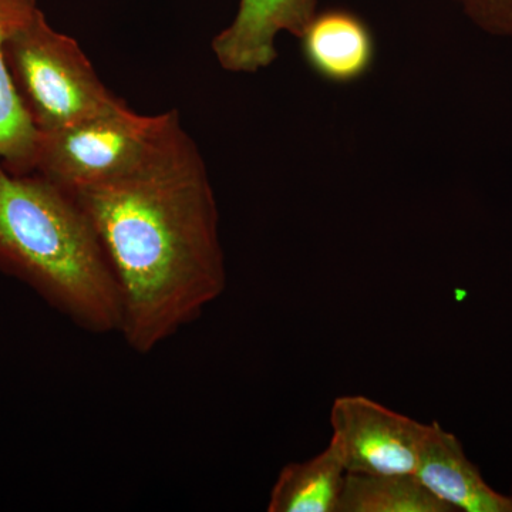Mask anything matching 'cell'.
<instances>
[{"instance_id": "1", "label": "cell", "mask_w": 512, "mask_h": 512, "mask_svg": "<svg viewBox=\"0 0 512 512\" xmlns=\"http://www.w3.org/2000/svg\"><path fill=\"white\" fill-rule=\"evenodd\" d=\"M73 195L116 276L131 349L153 352L224 293L217 201L177 111L136 170Z\"/></svg>"}, {"instance_id": "2", "label": "cell", "mask_w": 512, "mask_h": 512, "mask_svg": "<svg viewBox=\"0 0 512 512\" xmlns=\"http://www.w3.org/2000/svg\"><path fill=\"white\" fill-rule=\"evenodd\" d=\"M0 266L36 286L84 330L119 332L116 276L73 194L0 163Z\"/></svg>"}, {"instance_id": "3", "label": "cell", "mask_w": 512, "mask_h": 512, "mask_svg": "<svg viewBox=\"0 0 512 512\" xmlns=\"http://www.w3.org/2000/svg\"><path fill=\"white\" fill-rule=\"evenodd\" d=\"M6 62L39 133L92 119L123 103L101 82L76 40L53 29L40 9L10 37Z\"/></svg>"}, {"instance_id": "4", "label": "cell", "mask_w": 512, "mask_h": 512, "mask_svg": "<svg viewBox=\"0 0 512 512\" xmlns=\"http://www.w3.org/2000/svg\"><path fill=\"white\" fill-rule=\"evenodd\" d=\"M174 111L140 116L121 103L113 110L39 133L35 171L73 192L110 183L146 160L170 123Z\"/></svg>"}, {"instance_id": "5", "label": "cell", "mask_w": 512, "mask_h": 512, "mask_svg": "<svg viewBox=\"0 0 512 512\" xmlns=\"http://www.w3.org/2000/svg\"><path fill=\"white\" fill-rule=\"evenodd\" d=\"M332 443L346 473L414 474L427 424L365 396H340L330 409Z\"/></svg>"}, {"instance_id": "6", "label": "cell", "mask_w": 512, "mask_h": 512, "mask_svg": "<svg viewBox=\"0 0 512 512\" xmlns=\"http://www.w3.org/2000/svg\"><path fill=\"white\" fill-rule=\"evenodd\" d=\"M316 5L318 0H239L234 22L214 37L212 52L227 72H259L278 57L279 33L301 36Z\"/></svg>"}, {"instance_id": "7", "label": "cell", "mask_w": 512, "mask_h": 512, "mask_svg": "<svg viewBox=\"0 0 512 512\" xmlns=\"http://www.w3.org/2000/svg\"><path fill=\"white\" fill-rule=\"evenodd\" d=\"M414 476L453 511L512 512L510 495L495 491L467 457L456 434L427 424Z\"/></svg>"}, {"instance_id": "8", "label": "cell", "mask_w": 512, "mask_h": 512, "mask_svg": "<svg viewBox=\"0 0 512 512\" xmlns=\"http://www.w3.org/2000/svg\"><path fill=\"white\" fill-rule=\"evenodd\" d=\"M298 39L306 66L325 82L349 86L365 79L375 67V33L350 10L316 13Z\"/></svg>"}, {"instance_id": "9", "label": "cell", "mask_w": 512, "mask_h": 512, "mask_svg": "<svg viewBox=\"0 0 512 512\" xmlns=\"http://www.w3.org/2000/svg\"><path fill=\"white\" fill-rule=\"evenodd\" d=\"M37 10V0H0V163L13 174L35 171L39 131L13 84L6 45Z\"/></svg>"}, {"instance_id": "10", "label": "cell", "mask_w": 512, "mask_h": 512, "mask_svg": "<svg viewBox=\"0 0 512 512\" xmlns=\"http://www.w3.org/2000/svg\"><path fill=\"white\" fill-rule=\"evenodd\" d=\"M345 467L332 443L309 460L282 468L269 495V512H336Z\"/></svg>"}, {"instance_id": "11", "label": "cell", "mask_w": 512, "mask_h": 512, "mask_svg": "<svg viewBox=\"0 0 512 512\" xmlns=\"http://www.w3.org/2000/svg\"><path fill=\"white\" fill-rule=\"evenodd\" d=\"M336 512H454L414 474L346 473Z\"/></svg>"}, {"instance_id": "12", "label": "cell", "mask_w": 512, "mask_h": 512, "mask_svg": "<svg viewBox=\"0 0 512 512\" xmlns=\"http://www.w3.org/2000/svg\"><path fill=\"white\" fill-rule=\"evenodd\" d=\"M468 19L494 36H512V0H456Z\"/></svg>"}, {"instance_id": "13", "label": "cell", "mask_w": 512, "mask_h": 512, "mask_svg": "<svg viewBox=\"0 0 512 512\" xmlns=\"http://www.w3.org/2000/svg\"><path fill=\"white\" fill-rule=\"evenodd\" d=\"M508 495H510L511 500H512V485H511V493H510V494H508Z\"/></svg>"}]
</instances>
